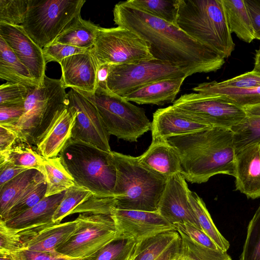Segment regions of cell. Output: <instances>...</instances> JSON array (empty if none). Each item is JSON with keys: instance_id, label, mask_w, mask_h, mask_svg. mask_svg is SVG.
I'll list each match as a JSON object with an SVG mask.
<instances>
[{"instance_id": "11a10c76", "label": "cell", "mask_w": 260, "mask_h": 260, "mask_svg": "<svg viewBox=\"0 0 260 260\" xmlns=\"http://www.w3.org/2000/svg\"><path fill=\"white\" fill-rule=\"evenodd\" d=\"M248 115L260 116V104L243 107Z\"/></svg>"}, {"instance_id": "44dd1931", "label": "cell", "mask_w": 260, "mask_h": 260, "mask_svg": "<svg viewBox=\"0 0 260 260\" xmlns=\"http://www.w3.org/2000/svg\"><path fill=\"white\" fill-rule=\"evenodd\" d=\"M210 127L183 115L170 106L158 109L153 113L151 126L152 140H168L171 137Z\"/></svg>"}, {"instance_id": "3957f363", "label": "cell", "mask_w": 260, "mask_h": 260, "mask_svg": "<svg viewBox=\"0 0 260 260\" xmlns=\"http://www.w3.org/2000/svg\"><path fill=\"white\" fill-rule=\"evenodd\" d=\"M111 154L117 172L116 208L157 212L168 179L143 166L138 157L112 151Z\"/></svg>"}, {"instance_id": "d4e9b609", "label": "cell", "mask_w": 260, "mask_h": 260, "mask_svg": "<svg viewBox=\"0 0 260 260\" xmlns=\"http://www.w3.org/2000/svg\"><path fill=\"white\" fill-rule=\"evenodd\" d=\"M186 77H175L158 80L143 86L124 96V99L138 104L158 106L174 102Z\"/></svg>"}, {"instance_id": "f907efd6", "label": "cell", "mask_w": 260, "mask_h": 260, "mask_svg": "<svg viewBox=\"0 0 260 260\" xmlns=\"http://www.w3.org/2000/svg\"><path fill=\"white\" fill-rule=\"evenodd\" d=\"M250 15L255 39L260 41V0H244Z\"/></svg>"}, {"instance_id": "7bdbcfd3", "label": "cell", "mask_w": 260, "mask_h": 260, "mask_svg": "<svg viewBox=\"0 0 260 260\" xmlns=\"http://www.w3.org/2000/svg\"><path fill=\"white\" fill-rule=\"evenodd\" d=\"M29 87L8 82L0 86V105L24 104L28 95Z\"/></svg>"}, {"instance_id": "e575fe53", "label": "cell", "mask_w": 260, "mask_h": 260, "mask_svg": "<svg viewBox=\"0 0 260 260\" xmlns=\"http://www.w3.org/2000/svg\"><path fill=\"white\" fill-rule=\"evenodd\" d=\"M231 130L236 153L249 145L260 143V116L248 115Z\"/></svg>"}, {"instance_id": "f35d334b", "label": "cell", "mask_w": 260, "mask_h": 260, "mask_svg": "<svg viewBox=\"0 0 260 260\" xmlns=\"http://www.w3.org/2000/svg\"><path fill=\"white\" fill-rule=\"evenodd\" d=\"M238 260H260V204L247 226L246 237Z\"/></svg>"}, {"instance_id": "7a4b0ae2", "label": "cell", "mask_w": 260, "mask_h": 260, "mask_svg": "<svg viewBox=\"0 0 260 260\" xmlns=\"http://www.w3.org/2000/svg\"><path fill=\"white\" fill-rule=\"evenodd\" d=\"M168 141L177 150L181 173L189 182L205 183L218 174L234 177L236 153L231 129L210 127Z\"/></svg>"}, {"instance_id": "c3c4849f", "label": "cell", "mask_w": 260, "mask_h": 260, "mask_svg": "<svg viewBox=\"0 0 260 260\" xmlns=\"http://www.w3.org/2000/svg\"><path fill=\"white\" fill-rule=\"evenodd\" d=\"M24 112V104L0 105V125L15 124Z\"/></svg>"}, {"instance_id": "6f0895ef", "label": "cell", "mask_w": 260, "mask_h": 260, "mask_svg": "<svg viewBox=\"0 0 260 260\" xmlns=\"http://www.w3.org/2000/svg\"><path fill=\"white\" fill-rule=\"evenodd\" d=\"M14 260H26V259L20 253L19 251L11 254Z\"/></svg>"}, {"instance_id": "816d5d0a", "label": "cell", "mask_w": 260, "mask_h": 260, "mask_svg": "<svg viewBox=\"0 0 260 260\" xmlns=\"http://www.w3.org/2000/svg\"><path fill=\"white\" fill-rule=\"evenodd\" d=\"M27 170L8 162H0V187Z\"/></svg>"}, {"instance_id": "8fae6325", "label": "cell", "mask_w": 260, "mask_h": 260, "mask_svg": "<svg viewBox=\"0 0 260 260\" xmlns=\"http://www.w3.org/2000/svg\"><path fill=\"white\" fill-rule=\"evenodd\" d=\"M91 50L100 64H123L155 59L147 42L133 31L117 26L101 27Z\"/></svg>"}, {"instance_id": "9f6ffc18", "label": "cell", "mask_w": 260, "mask_h": 260, "mask_svg": "<svg viewBox=\"0 0 260 260\" xmlns=\"http://www.w3.org/2000/svg\"><path fill=\"white\" fill-rule=\"evenodd\" d=\"M253 71L260 72V46L255 50Z\"/></svg>"}, {"instance_id": "ac0fdd59", "label": "cell", "mask_w": 260, "mask_h": 260, "mask_svg": "<svg viewBox=\"0 0 260 260\" xmlns=\"http://www.w3.org/2000/svg\"><path fill=\"white\" fill-rule=\"evenodd\" d=\"M77 111L68 105L60 109L50 125L37 142V150L44 158L58 156L70 140Z\"/></svg>"}, {"instance_id": "30bf717a", "label": "cell", "mask_w": 260, "mask_h": 260, "mask_svg": "<svg viewBox=\"0 0 260 260\" xmlns=\"http://www.w3.org/2000/svg\"><path fill=\"white\" fill-rule=\"evenodd\" d=\"M191 75L188 70L156 59L131 64H110L107 87L111 92L123 97L158 80Z\"/></svg>"}, {"instance_id": "ab89813d", "label": "cell", "mask_w": 260, "mask_h": 260, "mask_svg": "<svg viewBox=\"0 0 260 260\" xmlns=\"http://www.w3.org/2000/svg\"><path fill=\"white\" fill-rule=\"evenodd\" d=\"M136 244L131 240H115L92 256L82 260H126L133 253Z\"/></svg>"}, {"instance_id": "6da1fadb", "label": "cell", "mask_w": 260, "mask_h": 260, "mask_svg": "<svg viewBox=\"0 0 260 260\" xmlns=\"http://www.w3.org/2000/svg\"><path fill=\"white\" fill-rule=\"evenodd\" d=\"M113 16L115 24L130 29L147 42L155 59L188 70L192 74L215 72L225 63L224 57L177 25L125 1L115 5Z\"/></svg>"}, {"instance_id": "8d00e7d4", "label": "cell", "mask_w": 260, "mask_h": 260, "mask_svg": "<svg viewBox=\"0 0 260 260\" xmlns=\"http://www.w3.org/2000/svg\"><path fill=\"white\" fill-rule=\"evenodd\" d=\"M46 191L47 183L43 174L27 188L5 217L0 220L5 222L29 209L45 197Z\"/></svg>"}, {"instance_id": "f6af8a7d", "label": "cell", "mask_w": 260, "mask_h": 260, "mask_svg": "<svg viewBox=\"0 0 260 260\" xmlns=\"http://www.w3.org/2000/svg\"><path fill=\"white\" fill-rule=\"evenodd\" d=\"M209 83L221 88L244 89L257 87L260 86V72L252 70L221 82L213 81Z\"/></svg>"}, {"instance_id": "1f68e13d", "label": "cell", "mask_w": 260, "mask_h": 260, "mask_svg": "<svg viewBox=\"0 0 260 260\" xmlns=\"http://www.w3.org/2000/svg\"><path fill=\"white\" fill-rule=\"evenodd\" d=\"M189 199L202 230L219 249L227 252L230 243L216 228L203 200L191 190L189 192Z\"/></svg>"}, {"instance_id": "db71d44e", "label": "cell", "mask_w": 260, "mask_h": 260, "mask_svg": "<svg viewBox=\"0 0 260 260\" xmlns=\"http://www.w3.org/2000/svg\"><path fill=\"white\" fill-rule=\"evenodd\" d=\"M110 64H100L96 76L97 88L103 90H109L107 87V79L109 75Z\"/></svg>"}, {"instance_id": "ffe728a7", "label": "cell", "mask_w": 260, "mask_h": 260, "mask_svg": "<svg viewBox=\"0 0 260 260\" xmlns=\"http://www.w3.org/2000/svg\"><path fill=\"white\" fill-rule=\"evenodd\" d=\"M236 190L247 198H260V143L249 145L236 153Z\"/></svg>"}, {"instance_id": "4dcf8cb0", "label": "cell", "mask_w": 260, "mask_h": 260, "mask_svg": "<svg viewBox=\"0 0 260 260\" xmlns=\"http://www.w3.org/2000/svg\"><path fill=\"white\" fill-rule=\"evenodd\" d=\"M44 158L30 144L17 139L8 150L0 152V162H8L28 169H36L43 172Z\"/></svg>"}, {"instance_id": "5b68a950", "label": "cell", "mask_w": 260, "mask_h": 260, "mask_svg": "<svg viewBox=\"0 0 260 260\" xmlns=\"http://www.w3.org/2000/svg\"><path fill=\"white\" fill-rule=\"evenodd\" d=\"M58 156L76 185L96 196L113 197L117 172L111 152L70 139Z\"/></svg>"}, {"instance_id": "74e56055", "label": "cell", "mask_w": 260, "mask_h": 260, "mask_svg": "<svg viewBox=\"0 0 260 260\" xmlns=\"http://www.w3.org/2000/svg\"><path fill=\"white\" fill-rule=\"evenodd\" d=\"M93 193L89 190L76 184L65 191L64 195L55 210L53 222L59 223L79 205L88 200Z\"/></svg>"}, {"instance_id": "2e32d148", "label": "cell", "mask_w": 260, "mask_h": 260, "mask_svg": "<svg viewBox=\"0 0 260 260\" xmlns=\"http://www.w3.org/2000/svg\"><path fill=\"white\" fill-rule=\"evenodd\" d=\"M0 36L28 69L32 78L42 86L47 63L43 49L31 39L22 25L0 23Z\"/></svg>"}, {"instance_id": "d6986e66", "label": "cell", "mask_w": 260, "mask_h": 260, "mask_svg": "<svg viewBox=\"0 0 260 260\" xmlns=\"http://www.w3.org/2000/svg\"><path fill=\"white\" fill-rule=\"evenodd\" d=\"M77 229L78 223L75 219L18 233L20 235L23 248L35 251L52 252H56L59 247L66 243Z\"/></svg>"}, {"instance_id": "9c48e42d", "label": "cell", "mask_w": 260, "mask_h": 260, "mask_svg": "<svg viewBox=\"0 0 260 260\" xmlns=\"http://www.w3.org/2000/svg\"><path fill=\"white\" fill-rule=\"evenodd\" d=\"M171 106L183 115L211 127L231 129L248 115L243 107L221 94H184Z\"/></svg>"}, {"instance_id": "f546056e", "label": "cell", "mask_w": 260, "mask_h": 260, "mask_svg": "<svg viewBox=\"0 0 260 260\" xmlns=\"http://www.w3.org/2000/svg\"><path fill=\"white\" fill-rule=\"evenodd\" d=\"M42 174L47 183L45 197L60 193L76 184L58 156L44 158Z\"/></svg>"}, {"instance_id": "7c38bea8", "label": "cell", "mask_w": 260, "mask_h": 260, "mask_svg": "<svg viewBox=\"0 0 260 260\" xmlns=\"http://www.w3.org/2000/svg\"><path fill=\"white\" fill-rule=\"evenodd\" d=\"M76 220V232L56 252L71 258L84 259L115 240V225L111 216L80 213Z\"/></svg>"}, {"instance_id": "680465c9", "label": "cell", "mask_w": 260, "mask_h": 260, "mask_svg": "<svg viewBox=\"0 0 260 260\" xmlns=\"http://www.w3.org/2000/svg\"><path fill=\"white\" fill-rule=\"evenodd\" d=\"M0 260H14L12 254H0Z\"/></svg>"}, {"instance_id": "f5cc1de1", "label": "cell", "mask_w": 260, "mask_h": 260, "mask_svg": "<svg viewBox=\"0 0 260 260\" xmlns=\"http://www.w3.org/2000/svg\"><path fill=\"white\" fill-rule=\"evenodd\" d=\"M17 140V136L14 131L0 125V152L10 149Z\"/></svg>"}, {"instance_id": "91938a15", "label": "cell", "mask_w": 260, "mask_h": 260, "mask_svg": "<svg viewBox=\"0 0 260 260\" xmlns=\"http://www.w3.org/2000/svg\"><path fill=\"white\" fill-rule=\"evenodd\" d=\"M133 254H132V255H131V257H129L128 258H127L126 260H131V259H132V257Z\"/></svg>"}, {"instance_id": "8992f818", "label": "cell", "mask_w": 260, "mask_h": 260, "mask_svg": "<svg viewBox=\"0 0 260 260\" xmlns=\"http://www.w3.org/2000/svg\"><path fill=\"white\" fill-rule=\"evenodd\" d=\"M65 89L61 78L53 79L46 75L42 86L29 88L24 112L18 122L3 126L14 131L18 140L36 145L57 112L66 105Z\"/></svg>"}, {"instance_id": "5bb4252c", "label": "cell", "mask_w": 260, "mask_h": 260, "mask_svg": "<svg viewBox=\"0 0 260 260\" xmlns=\"http://www.w3.org/2000/svg\"><path fill=\"white\" fill-rule=\"evenodd\" d=\"M111 217L115 228V240H131L139 243L158 234L176 231L157 212L113 208Z\"/></svg>"}, {"instance_id": "cb8c5ba5", "label": "cell", "mask_w": 260, "mask_h": 260, "mask_svg": "<svg viewBox=\"0 0 260 260\" xmlns=\"http://www.w3.org/2000/svg\"><path fill=\"white\" fill-rule=\"evenodd\" d=\"M64 193L45 197L29 209L5 221V224L18 232L54 224L53 216Z\"/></svg>"}, {"instance_id": "4316f807", "label": "cell", "mask_w": 260, "mask_h": 260, "mask_svg": "<svg viewBox=\"0 0 260 260\" xmlns=\"http://www.w3.org/2000/svg\"><path fill=\"white\" fill-rule=\"evenodd\" d=\"M100 28L91 21L83 19L79 14L68 24L53 42L90 49Z\"/></svg>"}, {"instance_id": "b9f144b4", "label": "cell", "mask_w": 260, "mask_h": 260, "mask_svg": "<svg viewBox=\"0 0 260 260\" xmlns=\"http://www.w3.org/2000/svg\"><path fill=\"white\" fill-rule=\"evenodd\" d=\"M116 208L114 197H100L92 195L76 207L71 213H92L111 215L112 210Z\"/></svg>"}, {"instance_id": "484cf974", "label": "cell", "mask_w": 260, "mask_h": 260, "mask_svg": "<svg viewBox=\"0 0 260 260\" xmlns=\"http://www.w3.org/2000/svg\"><path fill=\"white\" fill-rule=\"evenodd\" d=\"M0 78L29 87H41L5 40L0 36Z\"/></svg>"}, {"instance_id": "52a82bcc", "label": "cell", "mask_w": 260, "mask_h": 260, "mask_svg": "<svg viewBox=\"0 0 260 260\" xmlns=\"http://www.w3.org/2000/svg\"><path fill=\"white\" fill-rule=\"evenodd\" d=\"M77 91L95 105L110 136L126 141L137 142L151 130V122L143 109L109 90L96 88L94 93Z\"/></svg>"}, {"instance_id": "7402d4cb", "label": "cell", "mask_w": 260, "mask_h": 260, "mask_svg": "<svg viewBox=\"0 0 260 260\" xmlns=\"http://www.w3.org/2000/svg\"><path fill=\"white\" fill-rule=\"evenodd\" d=\"M181 252L179 233L169 231L136 244L131 260H180Z\"/></svg>"}, {"instance_id": "4fadbf2b", "label": "cell", "mask_w": 260, "mask_h": 260, "mask_svg": "<svg viewBox=\"0 0 260 260\" xmlns=\"http://www.w3.org/2000/svg\"><path fill=\"white\" fill-rule=\"evenodd\" d=\"M67 102L77 113L71 140L81 141L111 152L110 135L95 105L74 89L67 93Z\"/></svg>"}, {"instance_id": "ee69618b", "label": "cell", "mask_w": 260, "mask_h": 260, "mask_svg": "<svg viewBox=\"0 0 260 260\" xmlns=\"http://www.w3.org/2000/svg\"><path fill=\"white\" fill-rule=\"evenodd\" d=\"M23 248L20 235L0 220V254H11Z\"/></svg>"}, {"instance_id": "681fc988", "label": "cell", "mask_w": 260, "mask_h": 260, "mask_svg": "<svg viewBox=\"0 0 260 260\" xmlns=\"http://www.w3.org/2000/svg\"><path fill=\"white\" fill-rule=\"evenodd\" d=\"M20 253L26 260H82L68 257L57 252H40L23 248Z\"/></svg>"}, {"instance_id": "d590c367", "label": "cell", "mask_w": 260, "mask_h": 260, "mask_svg": "<svg viewBox=\"0 0 260 260\" xmlns=\"http://www.w3.org/2000/svg\"><path fill=\"white\" fill-rule=\"evenodd\" d=\"M177 231L182 239L180 260H232L227 252L206 247L191 239L182 231Z\"/></svg>"}, {"instance_id": "f1b7e54d", "label": "cell", "mask_w": 260, "mask_h": 260, "mask_svg": "<svg viewBox=\"0 0 260 260\" xmlns=\"http://www.w3.org/2000/svg\"><path fill=\"white\" fill-rule=\"evenodd\" d=\"M231 33L247 43L255 39L252 22L244 0H223Z\"/></svg>"}, {"instance_id": "836d02e7", "label": "cell", "mask_w": 260, "mask_h": 260, "mask_svg": "<svg viewBox=\"0 0 260 260\" xmlns=\"http://www.w3.org/2000/svg\"><path fill=\"white\" fill-rule=\"evenodd\" d=\"M179 1L180 0H128L125 2L131 6L144 12L176 25Z\"/></svg>"}, {"instance_id": "83f0119b", "label": "cell", "mask_w": 260, "mask_h": 260, "mask_svg": "<svg viewBox=\"0 0 260 260\" xmlns=\"http://www.w3.org/2000/svg\"><path fill=\"white\" fill-rule=\"evenodd\" d=\"M42 175L36 169H29L0 187V219L5 217L27 188Z\"/></svg>"}, {"instance_id": "d6a6232c", "label": "cell", "mask_w": 260, "mask_h": 260, "mask_svg": "<svg viewBox=\"0 0 260 260\" xmlns=\"http://www.w3.org/2000/svg\"><path fill=\"white\" fill-rule=\"evenodd\" d=\"M192 90L197 93L225 95L242 107L260 104V86L244 89L221 88L204 82Z\"/></svg>"}, {"instance_id": "9a60e30c", "label": "cell", "mask_w": 260, "mask_h": 260, "mask_svg": "<svg viewBox=\"0 0 260 260\" xmlns=\"http://www.w3.org/2000/svg\"><path fill=\"white\" fill-rule=\"evenodd\" d=\"M189 191L181 173L170 176L157 212L172 225L186 223L202 230L189 201Z\"/></svg>"}, {"instance_id": "603a6c76", "label": "cell", "mask_w": 260, "mask_h": 260, "mask_svg": "<svg viewBox=\"0 0 260 260\" xmlns=\"http://www.w3.org/2000/svg\"><path fill=\"white\" fill-rule=\"evenodd\" d=\"M138 160L148 169L167 179L182 171L179 155L168 140H152Z\"/></svg>"}, {"instance_id": "e0dca14e", "label": "cell", "mask_w": 260, "mask_h": 260, "mask_svg": "<svg viewBox=\"0 0 260 260\" xmlns=\"http://www.w3.org/2000/svg\"><path fill=\"white\" fill-rule=\"evenodd\" d=\"M64 87L94 93L97 88L99 64L91 49L64 58L59 63Z\"/></svg>"}, {"instance_id": "60d3db41", "label": "cell", "mask_w": 260, "mask_h": 260, "mask_svg": "<svg viewBox=\"0 0 260 260\" xmlns=\"http://www.w3.org/2000/svg\"><path fill=\"white\" fill-rule=\"evenodd\" d=\"M28 7V0H0V23L22 25Z\"/></svg>"}, {"instance_id": "277c9868", "label": "cell", "mask_w": 260, "mask_h": 260, "mask_svg": "<svg viewBox=\"0 0 260 260\" xmlns=\"http://www.w3.org/2000/svg\"><path fill=\"white\" fill-rule=\"evenodd\" d=\"M176 25L224 58L235 49L223 0H180Z\"/></svg>"}, {"instance_id": "bcb514c9", "label": "cell", "mask_w": 260, "mask_h": 260, "mask_svg": "<svg viewBox=\"0 0 260 260\" xmlns=\"http://www.w3.org/2000/svg\"><path fill=\"white\" fill-rule=\"evenodd\" d=\"M87 50H88L55 42L43 48L46 63L55 61L60 63L66 57Z\"/></svg>"}, {"instance_id": "7dc6e473", "label": "cell", "mask_w": 260, "mask_h": 260, "mask_svg": "<svg viewBox=\"0 0 260 260\" xmlns=\"http://www.w3.org/2000/svg\"><path fill=\"white\" fill-rule=\"evenodd\" d=\"M173 225L176 231H182L197 243L213 250H220L203 231L186 223H176Z\"/></svg>"}, {"instance_id": "ba28073f", "label": "cell", "mask_w": 260, "mask_h": 260, "mask_svg": "<svg viewBox=\"0 0 260 260\" xmlns=\"http://www.w3.org/2000/svg\"><path fill=\"white\" fill-rule=\"evenodd\" d=\"M84 0H28L22 26L41 48L52 44L77 16Z\"/></svg>"}]
</instances>
